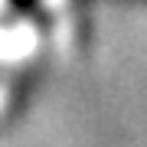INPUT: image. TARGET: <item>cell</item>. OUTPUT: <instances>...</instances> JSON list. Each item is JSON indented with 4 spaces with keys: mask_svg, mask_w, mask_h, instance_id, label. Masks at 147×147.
I'll use <instances>...</instances> for the list:
<instances>
[{
    "mask_svg": "<svg viewBox=\"0 0 147 147\" xmlns=\"http://www.w3.org/2000/svg\"><path fill=\"white\" fill-rule=\"evenodd\" d=\"M36 49V33L26 23H16V26H0V59L16 62V59H26Z\"/></svg>",
    "mask_w": 147,
    "mask_h": 147,
    "instance_id": "1",
    "label": "cell"
},
{
    "mask_svg": "<svg viewBox=\"0 0 147 147\" xmlns=\"http://www.w3.org/2000/svg\"><path fill=\"white\" fill-rule=\"evenodd\" d=\"M46 3H49V7H59V3H62V0H46Z\"/></svg>",
    "mask_w": 147,
    "mask_h": 147,
    "instance_id": "2",
    "label": "cell"
},
{
    "mask_svg": "<svg viewBox=\"0 0 147 147\" xmlns=\"http://www.w3.org/2000/svg\"><path fill=\"white\" fill-rule=\"evenodd\" d=\"M3 3H7V0H0V10H3Z\"/></svg>",
    "mask_w": 147,
    "mask_h": 147,
    "instance_id": "3",
    "label": "cell"
}]
</instances>
